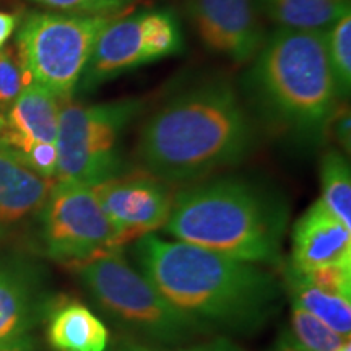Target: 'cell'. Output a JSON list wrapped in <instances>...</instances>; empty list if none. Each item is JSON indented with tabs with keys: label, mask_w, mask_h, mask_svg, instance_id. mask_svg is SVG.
I'll return each mask as SVG.
<instances>
[{
	"label": "cell",
	"mask_w": 351,
	"mask_h": 351,
	"mask_svg": "<svg viewBox=\"0 0 351 351\" xmlns=\"http://www.w3.org/2000/svg\"><path fill=\"white\" fill-rule=\"evenodd\" d=\"M256 119L226 78H207L174 93L140 127L135 158L161 181L194 184L254 152Z\"/></svg>",
	"instance_id": "1"
},
{
	"label": "cell",
	"mask_w": 351,
	"mask_h": 351,
	"mask_svg": "<svg viewBox=\"0 0 351 351\" xmlns=\"http://www.w3.org/2000/svg\"><path fill=\"white\" fill-rule=\"evenodd\" d=\"M134 257L140 274L174 307L210 330L254 332L280 307L282 287L258 263L147 234Z\"/></svg>",
	"instance_id": "2"
},
{
	"label": "cell",
	"mask_w": 351,
	"mask_h": 351,
	"mask_svg": "<svg viewBox=\"0 0 351 351\" xmlns=\"http://www.w3.org/2000/svg\"><path fill=\"white\" fill-rule=\"evenodd\" d=\"M254 119L302 140L320 138L340 106L324 32L276 28L241 80Z\"/></svg>",
	"instance_id": "3"
},
{
	"label": "cell",
	"mask_w": 351,
	"mask_h": 351,
	"mask_svg": "<svg viewBox=\"0 0 351 351\" xmlns=\"http://www.w3.org/2000/svg\"><path fill=\"white\" fill-rule=\"evenodd\" d=\"M287 223L288 210L280 195L239 176H223L189 184L174 194L165 231L238 261L276 265Z\"/></svg>",
	"instance_id": "4"
},
{
	"label": "cell",
	"mask_w": 351,
	"mask_h": 351,
	"mask_svg": "<svg viewBox=\"0 0 351 351\" xmlns=\"http://www.w3.org/2000/svg\"><path fill=\"white\" fill-rule=\"evenodd\" d=\"M96 304L121 327L161 345L179 346L210 328L181 313L119 251L75 267Z\"/></svg>",
	"instance_id": "5"
},
{
	"label": "cell",
	"mask_w": 351,
	"mask_h": 351,
	"mask_svg": "<svg viewBox=\"0 0 351 351\" xmlns=\"http://www.w3.org/2000/svg\"><path fill=\"white\" fill-rule=\"evenodd\" d=\"M142 109L140 98L62 104L56 138V181L93 187L124 173L121 143Z\"/></svg>",
	"instance_id": "6"
},
{
	"label": "cell",
	"mask_w": 351,
	"mask_h": 351,
	"mask_svg": "<svg viewBox=\"0 0 351 351\" xmlns=\"http://www.w3.org/2000/svg\"><path fill=\"white\" fill-rule=\"evenodd\" d=\"M109 21L57 12L29 13L16 33V46L20 62L32 82L69 103Z\"/></svg>",
	"instance_id": "7"
},
{
	"label": "cell",
	"mask_w": 351,
	"mask_h": 351,
	"mask_svg": "<svg viewBox=\"0 0 351 351\" xmlns=\"http://www.w3.org/2000/svg\"><path fill=\"white\" fill-rule=\"evenodd\" d=\"M38 221L44 252L57 262L77 267L119 251L93 189L83 184L56 181Z\"/></svg>",
	"instance_id": "8"
},
{
	"label": "cell",
	"mask_w": 351,
	"mask_h": 351,
	"mask_svg": "<svg viewBox=\"0 0 351 351\" xmlns=\"http://www.w3.org/2000/svg\"><path fill=\"white\" fill-rule=\"evenodd\" d=\"M91 189L112 225L117 249L163 230L173 208L169 184L142 169L122 173Z\"/></svg>",
	"instance_id": "9"
},
{
	"label": "cell",
	"mask_w": 351,
	"mask_h": 351,
	"mask_svg": "<svg viewBox=\"0 0 351 351\" xmlns=\"http://www.w3.org/2000/svg\"><path fill=\"white\" fill-rule=\"evenodd\" d=\"M204 47L232 64H249L267 32L257 0H182Z\"/></svg>",
	"instance_id": "10"
},
{
	"label": "cell",
	"mask_w": 351,
	"mask_h": 351,
	"mask_svg": "<svg viewBox=\"0 0 351 351\" xmlns=\"http://www.w3.org/2000/svg\"><path fill=\"white\" fill-rule=\"evenodd\" d=\"M158 60H163V56L152 36L147 10L117 16L101 32L78 90L93 91L130 70Z\"/></svg>",
	"instance_id": "11"
},
{
	"label": "cell",
	"mask_w": 351,
	"mask_h": 351,
	"mask_svg": "<svg viewBox=\"0 0 351 351\" xmlns=\"http://www.w3.org/2000/svg\"><path fill=\"white\" fill-rule=\"evenodd\" d=\"M60 101L36 83H28L5 111H0V153L26 163L34 147L56 143Z\"/></svg>",
	"instance_id": "12"
},
{
	"label": "cell",
	"mask_w": 351,
	"mask_h": 351,
	"mask_svg": "<svg viewBox=\"0 0 351 351\" xmlns=\"http://www.w3.org/2000/svg\"><path fill=\"white\" fill-rule=\"evenodd\" d=\"M337 262H351V230L319 199L293 226L289 269L307 271Z\"/></svg>",
	"instance_id": "13"
},
{
	"label": "cell",
	"mask_w": 351,
	"mask_h": 351,
	"mask_svg": "<svg viewBox=\"0 0 351 351\" xmlns=\"http://www.w3.org/2000/svg\"><path fill=\"white\" fill-rule=\"evenodd\" d=\"M54 182L0 153V241L38 221Z\"/></svg>",
	"instance_id": "14"
},
{
	"label": "cell",
	"mask_w": 351,
	"mask_h": 351,
	"mask_svg": "<svg viewBox=\"0 0 351 351\" xmlns=\"http://www.w3.org/2000/svg\"><path fill=\"white\" fill-rule=\"evenodd\" d=\"M43 309L41 285L33 271L0 261V343L28 335Z\"/></svg>",
	"instance_id": "15"
},
{
	"label": "cell",
	"mask_w": 351,
	"mask_h": 351,
	"mask_svg": "<svg viewBox=\"0 0 351 351\" xmlns=\"http://www.w3.org/2000/svg\"><path fill=\"white\" fill-rule=\"evenodd\" d=\"M47 339L56 351H106L109 330L93 311L72 301L51 313Z\"/></svg>",
	"instance_id": "16"
},
{
	"label": "cell",
	"mask_w": 351,
	"mask_h": 351,
	"mask_svg": "<svg viewBox=\"0 0 351 351\" xmlns=\"http://www.w3.org/2000/svg\"><path fill=\"white\" fill-rule=\"evenodd\" d=\"M263 19L276 28L326 32L350 12V0H257Z\"/></svg>",
	"instance_id": "17"
},
{
	"label": "cell",
	"mask_w": 351,
	"mask_h": 351,
	"mask_svg": "<svg viewBox=\"0 0 351 351\" xmlns=\"http://www.w3.org/2000/svg\"><path fill=\"white\" fill-rule=\"evenodd\" d=\"M287 285L293 306L307 311L320 322L330 327L339 335L350 339L351 333V300L330 295L307 283L301 275L288 269Z\"/></svg>",
	"instance_id": "18"
},
{
	"label": "cell",
	"mask_w": 351,
	"mask_h": 351,
	"mask_svg": "<svg viewBox=\"0 0 351 351\" xmlns=\"http://www.w3.org/2000/svg\"><path fill=\"white\" fill-rule=\"evenodd\" d=\"M320 200L351 230V169L343 152L332 148L320 161Z\"/></svg>",
	"instance_id": "19"
},
{
	"label": "cell",
	"mask_w": 351,
	"mask_h": 351,
	"mask_svg": "<svg viewBox=\"0 0 351 351\" xmlns=\"http://www.w3.org/2000/svg\"><path fill=\"white\" fill-rule=\"evenodd\" d=\"M324 41L337 91L343 101L351 93V12L324 32Z\"/></svg>",
	"instance_id": "20"
},
{
	"label": "cell",
	"mask_w": 351,
	"mask_h": 351,
	"mask_svg": "<svg viewBox=\"0 0 351 351\" xmlns=\"http://www.w3.org/2000/svg\"><path fill=\"white\" fill-rule=\"evenodd\" d=\"M289 339L304 351H337L346 340H350L333 332L313 314L296 306H293L291 309V337Z\"/></svg>",
	"instance_id": "21"
},
{
	"label": "cell",
	"mask_w": 351,
	"mask_h": 351,
	"mask_svg": "<svg viewBox=\"0 0 351 351\" xmlns=\"http://www.w3.org/2000/svg\"><path fill=\"white\" fill-rule=\"evenodd\" d=\"M57 13L98 19H117L132 10L140 0H33Z\"/></svg>",
	"instance_id": "22"
},
{
	"label": "cell",
	"mask_w": 351,
	"mask_h": 351,
	"mask_svg": "<svg viewBox=\"0 0 351 351\" xmlns=\"http://www.w3.org/2000/svg\"><path fill=\"white\" fill-rule=\"evenodd\" d=\"M296 274L301 275L313 287L330 293V295L341 298L351 296V262L327 263L317 269L296 271Z\"/></svg>",
	"instance_id": "23"
},
{
	"label": "cell",
	"mask_w": 351,
	"mask_h": 351,
	"mask_svg": "<svg viewBox=\"0 0 351 351\" xmlns=\"http://www.w3.org/2000/svg\"><path fill=\"white\" fill-rule=\"evenodd\" d=\"M28 83H32V78L21 65L19 54L0 49V111H5Z\"/></svg>",
	"instance_id": "24"
},
{
	"label": "cell",
	"mask_w": 351,
	"mask_h": 351,
	"mask_svg": "<svg viewBox=\"0 0 351 351\" xmlns=\"http://www.w3.org/2000/svg\"><path fill=\"white\" fill-rule=\"evenodd\" d=\"M330 127L333 130V135L339 138L341 147H343L346 152H350V109L343 106L337 108V111L332 117Z\"/></svg>",
	"instance_id": "25"
},
{
	"label": "cell",
	"mask_w": 351,
	"mask_h": 351,
	"mask_svg": "<svg viewBox=\"0 0 351 351\" xmlns=\"http://www.w3.org/2000/svg\"><path fill=\"white\" fill-rule=\"evenodd\" d=\"M19 26V15L8 12H0V49H3L8 39Z\"/></svg>",
	"instance_id": "26"
},
{
	"label": "cell",
	"mask_w": 351,
	"mask_h": 351,
	"mask_svg": "<svg viewBox=\"0 0 351 351\" xmlns=\"http://www.w3.org/2000/svg\"><path fill=\"white\" fill-rule=\"evenodd\" d=\"M184 351H245V350L239 348L238 345L232 343V341L226 339H217V340L208 341V343L195 345L192 346V348L184 350Z\"/></svg>",
	"instance_id": "27"
},
{
	"label": "cell",
	"mask_w": 351,
	"mask_h": 351,
	"mask_svg": "<svg viewBox=\"0 0 351 351\" xmlns=\"http://www.w3.org/2000/svg\"><path fill=\"white\" fill-rule=\"evenodd\" d=\"M0 351H36V350H34L32 337L23 335L15 340L5 341V343H0Z\"/></svg>",
	"instance_id": "28"
},
{
	"label": "cell",
	"mask_w": 351,
	"mask_h": 351,
	"mask_svg": "<svg viewBox=\"0 0 351 351\" xmlns=\"http://www.w3.org/2000/svg\"><path fill=\"white\" fill-rule=\"evenodd\" d=\"M274 351H304V350H301L300 346L293 343L289 337H282V339L278 340V343L275 345Z\"/></svg>",
	"instance_id": "29"
},
{
	"label": "cell",
	"mask_w": 351,
	"mask_h": 351,
	"mask_svg": "<svg viewBox=\"0 0 351 351\" xmlns=\"http://www.w3.org/2000/svg\"><path fill=\"white\" fill-rule=\"evenodd\" d=\"M117 351H158V350L148 348V346H125V348H121Z\"/></svg>",
	"instance_id": "30"
},
{
	"label": "cell",
	"mask_w": 351,
	"mask_h": 351,
	"mask_svg": "<svg viewBox=\"0 0 351 351\" xmlns=\"http://www.w3.org/2000/svg\"><path fill=\"white\" fill-rule=\"evenodd\" d=\"M337 351H351V341H350V340H346V341H345V343H343V345H341V346H340V348H339V350H337Z\"/></svg>",
	"instance_id": "31"
}]
</instances>
